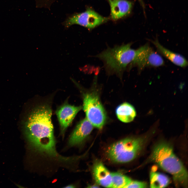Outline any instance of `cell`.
Here are the masks:
<instances>
[{"label":"cell","mask_w":188,"mask_h":188,"mask_svg":"<svg viewBox=\"0 0 188 188\" xmlns=\"http://www.w3.org/2000/svg\"><path fill=\"white\" fill-rule=\"evenodd\" d=\"M74 186L72 185H69L65 187V188H74Z\"/></svg>","instance_id":"cell-18"},{"label":"cell","mask_w":188,"mask_h":188,"mask_svg":"<svg viewBox=\"0 0 188 188\" xmlns=\"http://www.w3.org/2000/svg\"><path fill=\"white\" fill-rule=\"evenodd\" d=\"M109 19L102 16L92 9L88 8L84 12L69 15L62 24L66 28L77 25L90 30L106 22Z\"/></svg>","instance_id":"cell-6"},{"label":"cell","mask_w":188,"mask_h":188,"mask_svg":"<svg viewBox=\"0 0 188 188\" xmlns=\"http://www.w3.org/2000/svg\"><path fill=\"white\" fill-rule=\"evenodd\" d=\"M52 115L51 108L48 105L42 104L36 108L26 122V134L31 144L38 152L62 161L64 157L56 150Z\"/></svg>","instance_id":"cell-1"},{"label":"cell","mask_w":188,"mask_h":188,"mask_svg":"<svg viewBox=\"0 0 188 188\" xmlns=\"http://www.w3.org/2000/svg\"><path fill=\"white\" fill-rule=\"evenodd\" d=\"M93 128L92 125L86 118L81 120L70 136L68 142L69 145L73 146L81 143L91 133Z\"/></svg>","instance_id":"cell-9"},{"label":"cell","mask_w":188,"mask_h":188,"mask_svg":"<svg viewBox=\"0 0 188 188\" xmlns=\"http://www.w3.org/2000/svg\"><path fill=\"white\" fill-rule=\"evenodd\" d=\"M146 140L144 138H127L111 145L107 151L113 161L119 163L129 162L134 159L143 148Z\"/></svg>","instance_id":"cell-4"},{"label":"cell","mask_w":188,"mask_h":188,"mask_svg":"<svg viewBox=\"0 0 188 188\" xmlns=\"http://www.w3.org/2000/svg\"><path fill=\"white\" fill-rule=\"evenodd\" d=\"M132 44L129 43L108 47L96 56L103 62L107 74L121 77L126 70L130 69L137 51L131 48Z\"/></svg>","instance_id":"cell-3"},{"label":"cell","mask_w":188,"mask_h":188,"mask_svg":"<svg viewBox=\"0 0 188 188\" xmlns=\"http://www.w3.org/2000/svg\"><path fill=\"white\" fill-rule=\"evenodd\" d=\"M170 180L166 175L152 171L150 175V186L152 188H163L169 184Z\"/></svg>","instance_id":"cell-14"},{"label":"cell","mask_w":188,"mask_h":188,"mask_svg":"<svg viewBox=\"0 0 188 188\" xmlns=\"http://www.w3.org/2000/svg\"><path fill=\"white\" fill-rule=\"evenodd\" d=\"M142 7L143 11L145 10V5L143 0H138Z\"/></svg>","instance_id":"cell-17"},{"label":"cell","mask_w":188,"mask_h":188,"mask_svg":"<svg viewBox=\"0 0 188 188\" xmlns=\"http://www.w3.org/2000/svg\"><path fill=\"white\" fill-rule=\"evenodd\" d=\"M151 42L160 53L174 64L181 67H185L187 65V60L181 55L165 48L160 44L157 39Z\"/></svg>","instance_id":"cell-12"},{"label":"cell","mask_w":188,"mask_h":188,"mask_svg":"<svg viewBox=\"0 0 188 188\" xmlns=\"http://www.w3.org/2000/svg\"><path fill=\"white\" fill-rule=\"evenodd\" d=\"M137 50L136 54L131 65V69L136 66L140 72L146 67H157L164 64L162 57L148 44L142 46Z\"/></svg>","instance_id":"cell-7"},{"label":"cell","mask_w":188,"mask_h":188,"mask_svg":"<svg viewBox=\"0 0 188 188\" xmlns=\"http://www.w3.org/2000/svg\"><path fill=\"white\" fill-rule=\"evenodd\" d=\"M83 108L86 118L93 126L102 128L106 121V114L98 96L93 93L85 94L83 97Z\"/></svg>","instance_id":"cell-5"},{"label":"cell","mask_w":188,"mask_h":188,"mask_svg":"<svg viewBox=\"0 0 188 188\" xmlns=\"http://www.w3.org/2000/svg\"><path fill=\"white\" fill-rule=\"evenodd\" d=\"M147 184L145 182L131 180L125 188H146Z\"/></svg>","instance_id":"cell-16"},{"label":"cell","mask_w":188,"mask_h":188,"mask_svg":"<svg viewBox=\"0 0 188 188\" xmlns=\"http://www.w3.org/2000/svg\"><path fill=\"white\" fill-rule=\"evenodd\" d=\"M89 187H91V188H95V187H99L97 185H91V186H89Z\"/></svg>","instance_id":"cell-19"},{"label":"cell","mask_w":188,"mask_h":188,"mask_svg":"<svg viewBox=\"0 0 188 188\" xmlns=\"http://www.w3.org/2000/svg\"><path fill=\"white\" fill-rule=\"evenodd\" d=\"M93 173L95 179L98 184L106 187H111V173L101 162H96L93 166Z\"/></svg>","instance_id":"cell-11"},{"label":"cell","mask_w":188,"mask_h":188,"mask_svg":"<svg viewBox=\"0 0 188 188\" xmlns=\"http://www.w3.org/2000/svg\"><path fill=\"white\" fill-rule=\"evenodd\" d=\"M116 113L118 118L121 121L128 123L132 121L136 116V112L134 107L126 102L119 105L116 109Z\"/></svg>","instance_id":"cell-13"},{"label":"cell","mask_w":188,"mask_h":188,"mask_svg":"<svg viewBox=\"0 0 188 188\" xmlns=\"http://www.w3.org/2000/svg\"><path fill=\"white\" fill-rule=\"evenodd\" d=\"M111 188H125L132 180L129 178L119 173H111Z\"/></svg>","instance_id":"cell-15"},{"label":"cell","mask_w":188,"mask_h":188,"mask_svg":"<svg viewBox=\"0 0 188 188\" xmlns=\"http://www.w3.org/2000/svg\"><path fill=\"white\" fill-rule=\"evenodd\" d=\"M150 159L171 174L176 183L184 187H187V172L169 144L163 142L157 144L153 149Z\"/></svg>","instance_id":"cell-2"},{"label":"cell","mask_w":188,"mask_h":188,"mask_svg":"<svg viewBox=\"0 0 188 188\" xmlns=\"http://www.w3.org/2000/svg\"><path fill=\"white\" fill-rule=\"evenodd\" d=\"M82 108V107L81 106H75L66 102L57 109L56 113L62 134H63L64 133L77 114Z\"/></svg>","instance_id":"cell-8"},{"label":"cell","mask_w":188,"mask_h":188,"mask_svg":"<svg viewBox=\"0 0 188 188\" xmlns=\"http://www.w3.org/2000/svg\"><path fill=\"white\" fill-rule=\"evenodd\" d=\"M110 8V18L116 21L129 15L132 11L133 2L127 0H107Z\"/></svg>","instance_id":"cell-10"}]
</instances>
